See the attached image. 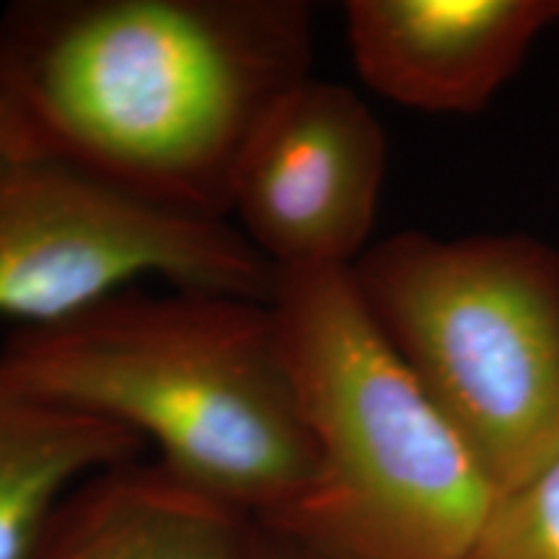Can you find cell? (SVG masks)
<instances>
[{"label": "cell", "instance_id": "cell-10", "mask_svg": "<svg viewBox=\"0 0 559 559\" xmlns=\"http://www.w3.org/2000/svg\"><path fill=\"white\" fill-rule=\"evenodd\" d=\"M464 559H559V453L500 495Z\"/></svg>", "mask_w": 559, "mask_h": 559}, {"label": "cell", "instance_id": "cell-8", "mask_svg": "<svg viewBox=\"0 0 559 559\" xmlns=\"http://www.w3.org/2000/svg\"><path fill=\"white\" fill-rule=\"evenodd\" d=\"M32 559H260V523L158 461H130L83 479Z\"/></svg>", "mask_w": 559, "mask_h": 559}, {"label": "cell", "instance_id": "cell-1", "mask_svg": "<svg viewBox=\"0 0 559 559\" xmlns=\"http://www.w3.org/2000/svg\"><path fill=\"white\" fill-rule=\"evenodd\" d=\"M311 58L306 0H16L0 13V148L228 221L249 140Z\"/></svg>", "mask_w": 559, "mask_h": 559}, {"label": "cell", "instance_id": "cell-5", "mask_svg": "<svg viewBox=\"0 0 559 559\" xmlns=\"http://www.w3.org/2000/svg\"><path fill=\"white\" fill-rule=\"evenodd\" d=\"M164 280L270 300L275 270L230 221L153 207L58 160L0 148V319L16 330Z\"/></svg>", "mask_w": 559, "mask_h": 559}, {"label": "cell", "instance_id": "cell-4", "mask_svg": "<svg viewBox=\"0 0 559 559\" xmlns=\"http://www.w3.org/2000/svg\"><path fill=\"white\" fill-rule=\"evenodd\" d=\"M362 304L498 495L559 453V251L404 230L353 267Z\"/></svg>", "mask_w": 559, "mask_h": 559}, {"label": "cell", "instance_id": "cell-6", "mask_svg": "<svg viewBox=\"0 0 559 559\" xmlns=\"http://www.w3.org/2000/svg\"><path fill=\"white\" fill-rule=\"evenodd\" d=\"M389 140L366 99L306 79L243 151L228 221L275 272L353 270L370 247Z\"/></svg>", "mask_w": 559, "mask_h": 559}, {"label": "cell", "instance_id": "cell-3", "mask_svg": "<svg viewBox=\"0 0 559 559\" xmlns=\"http://www.w3.org/2000/svg\"><path fill=\"white\" fill-rule=\"evenodd\" d=\"M270 306L317 466L260 526L326 559H464L500 495L353 270L275 272Z\"/></svg>", "mask_w": 559, "mask_h": 559}, {"label": "cell", "instance_id": "cell-2", "mask_svg": "<svg viewBox=\"0 0 559 559\" xmlns=\"http://www.w3.org/2000/svg\"><path fill=\"white\" fill-rule=\"evenodd\" d=\"M0 368L45 400L135 432L160 466L257 523L293 506L313 477L270 300L130 288L13 330Z\"/></svg>", "mask_w": 559, "mask_h": 559}, {"label": "cell", "instance_id": "cell-9", "mask_svg": "<svg viewBox=\"0 0 559 559\" xmlns=\"http://www.w3.org/2000/svg\"><path fill=\"white\" fill-rule=\"evenodd\" d=\"M145 443L102 417L24 389L0 368V559H32L62 500Z\"/></svg>", "mask_w": 559, "mask_h": 559}, {"label": "cell", "instance_id": "cell-7", "mask_svg": "<svg viewBox=\"0 0 559 559\" xmlns=\"http://www.w3.org/2000/svg\"><path fill=\"white\" fill-rule=\"evenodd\" d=\"M559 24V0H349L345 37L360 81L428 115H474Z\"/></svg>", "mask_w": 559, "mask_h": 559}, {"label": "cell", "instance_id": "cell-11", "mask_svg": "<svg viewBox=\"0 0 559 559\" xmlns=\"http://www.w3.org/2000/svg\"><path fill=\"white\" fill-rule=\"evenodd\" d=\"M260 559H326L260 526Z\"/></svg>", "mask_w": 559, "mask_h": 559}]
</instances>
